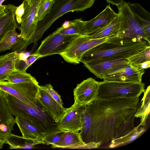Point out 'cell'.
Segmentation results:
<instances>
[{"mask_svg":"<svg viewBox=\"0 0 150 150\" xmlns=\"http://www.w3.org/2000/svg\"><path fill=\"white\" fill-rule=\"evenodd\" d=\"M139 101V97L95 100L85 106L79 134L88 148H97L132 130Z\"/></svg>","mask_w":150,"mask_h":150,"instance_id":"obj_1","label":"cell"},{"mask_svg":"<svg viewBox=\"0 0 150 150\" xmlns=\"http://www.w3.org/2000/svg\"><path fill=\"white\" fill-rule=\"evenodd\" d=\"M150 44L117 36L108 38L105 41L86 52L80 62L109 58H128L144 50Z\"/></svg>","mask_w":150,"mask_h":150,"instance_id":"obj_2","label":"cell"},{"mask_svg":"<svg viewBox=\"0 0 150 150\" xmlns=\"http://www.w3.org/2000/svg\"><path fill=\"white\" fill-rule=\"evenodd\" d=\"M4 92V91H3ZM11 114L26 121L45 134L59 130L58 123L46 111L38 100L34 105L23 102L4 92Z\"/></svg>","mask_w":150,"mask_h":150,"instance_id":"obj_3","label":"cell"},{"mask_svg":"<svg viewBox=\"0 0 150 150\" xmlns=\"http://www.w3.org/2000/svg\"><path fill=\"white\" fill-rule=\"evenodd\" d=\"M95 0H54L49 12L37 23L34 37L39 40L59 18L69 12L83 11L91 7Z\"/></svg>","mask_w":150,"mask_h":150,"instance_id":"obj_4","label":"cell"},{"mask_svg":"<svg viewBox=\"0 0 150 150\" xmlns=\"http://www.w3.org/2000/svg\"><path fill=\"white\" fill-rule=\"evenodd\" d=\"M144 84L142 82H126L105 81L99 82L95 100L137 98L144 92Z\"/></svg>","mask_w":150,"mask_h":150,"instance_id":"obj_5","label":"cell"},{"mask_svg":"<svg viewBox=\"0 0 150 150\" xmlns=\"http://www.w3.org/2000/svg\"><path fill=\"white\" fill-rule=\"evenodd\" d=\"M117 7L122 32L117 36L139 41L145 40L148 42L142 25L131 11L127 2L124 1L122 4Z\"/></svg>","mask_w":150,"mask_h":150,"instance_id":"obj_6","label":"cell"},{"mask_svg":"<svg viewBox=\"0 0 150 150\" xmlns=\"http://www.w3.org/2000/svg\"><path fill=\"white\" fill-rule=\"evenodd\" d=\"M59 29L46 37L34 53L41 57L63 52L72 42L80 36L67 35L59 32Z\"/></svg>","mask_w":150,"mask_h":150,"instance_id":"obj_7","label":"cell"},{"mask_svg":"<svg viewBox=\"0 0 150 150\" xmlns=\"http://www.w3.org/2000/svg\"><path fill=\"white\" fill-rule=\"evenodd\" d=\"M39 86L38 81L13 83L7 81L0 82V90L20 100L35 105Z\"/></svg>","mask_w":150,"mask_h":150,"instance_id":"obj_8","label":"cell"},{"mask_svg":"<svg viewBox=\"0 0 150 150\" xmlns=\"http://www.w3.org/2000/svg\"><path fill=\"white\" fill-rule=\"evenodd\" d=\"M108 38L93 39L87 35H80L76 38L60 55L67 62L79 64L83 54L86 52L105 41Z\"/></svg>","mask_w":150,"mask_h":150,"instance_id":"obj_9","label":"cell"},{"mask_svg":"<svg viewBox=\"0 0 150 150\" xmlns=\"http://www.w3.org/2000/svg\"><path fill=\"white\" fill-rule=\"evenodd\" d=\"M40 0H31L30 4L24 1V13L20 27V33L25 40H30L34 35L37 27L36 14Z\"/></svg>","mask_w":150,"mask_h":150,"instance_id":"obj_10","label":"cell"},{"mask_svg":"<svg viewBox=\"0 0 150 150\" xmlns=\"http://www.w3.org/2000/svg\"><path fill=\"white\" fill-rule=\"evenodd\" d=\"M85 107L73 104L67 108L65 114L58 122V130L79 132L82 127Z\"/></svg>","mask_w":150,"mask_h":150,"instance_id":"obj_11","label":"cell"},{"mask_svg":"<svg viewBox=\"0 0 150 150\" xmlns=\"http://www.w3.org/2000/svg\"><path fill=\"white\" fill-rule=\"evenodd\" d=\"M99 81L91 77L83 80L74 90V105L85 106L91 103L96 98Z\"/></svg>","mask_w":150,"mask_h":150,"instance_id":"obj_12","label":"cell"},{"mask_svg":"<svg viewBox=\"0 0 150 150\" xmlns=\"http://www.w3.org/2000/svg\"><path fill=\"white\" fill-rule=\"evenodd\" d=\"M144 69H139L128 63L117 67L113 72L103 76V81L126 82H142Z\"/></svg>","mask_w":150,"mask_h":150,"instance_id":"obj_13","label":"cell"},{"mask_svg":"<svg viewBox=\"0 0 150 150\" xmlns=\"http://www.w3.org/2000/svg\"><path fill=\"white\" fill-rule=\"evenodd\" d=\"M128 63V58H109L95 59L83 63L97 78L102 79L103 76L114 68Z\"/></svg>","mask_w":150,"mask_h":150,"instance_id":"obj_14","label":"cell"},{"mask_svg":"<svg viewBox=\"0 0 150 150\" xmlns=\"http://www.w3.org/2000/svg\"><path fill=\"white\" fill-rule=\"evenodd\" d=\"M36 98L41 104L43 110L46 111L57 123L66 113L67 108L61 106L42 86H39Z\"/></svg>","mask_w":150,"mask_h":150,"instance_id":"obj_15","label":"cell"},{"mask_svg":"<svg viewBox=\"0 0 150 150\" xmlns=\"http://www.w3.org/2000/svg\"><path fill=\"white\" fill-rule=\"evenodd\" d=\"M118 15L109 4L100 13L92 19L85 22L87 35L100 30L109 25Z\"/></svg>","mask_w":150,"mask_h":150,"instance_id":"obj_16","label":"cell"},{"mask_svg":"<svg viewBox=\"0 0 150 150\" xmlns=\"http://www.w3.org/2000/svg\"><path fill=\"white\" fill-rule=\"evenodd\" d=\"M16 123L10 111L4 92L0 90V136L5 138L11 133Z\"/></svg>","mask_w":150,"mask_h":150,"instance_id":"obj_17","label":"cell"},{"mask_svg":"<svg viewBox=\"0 0 150 150\" xmlns=\"http://www.w3.org/2000/svg\"><path fill=\"white\" fill-rule=\"evenodd\" d=\"M5 9L0 13V42L9 31L19 28L15 19L17 7L11 4L5 5Z\"/></svg>","mask_w":150,"mask_h":150,"instance_id":"obj_18","label":"cell"},{"mask_svg":"<svg viewBox=\"0 0 150 150\" xmlns=\"http://www.w3.org/2000/svg\"><path fill=\"white\" fill-rule=\"evenodd\" d=\"M54 148H88L82 141L79 132H64L58 141L52 145Z\"/></svg>","mask_w":150,"mask_h":150,"instance_id":"obj_19","label":"cell"},{"mask_svg":"<svg viewBox=\"0 0 150 150\" xmlns=\"http://www.w3.org/2000/svg\"><path fill=\"white\" fill-rule=\"evenodd\" d=\"M15 119L23 137L33 141L36 144H43V139L46 134L24 120L16 117Z\"/></svg>","mask_w":150,"mask_h":150,"instance_id":"obj_20","label":"cell"},{"mask_svg":"<svg viewBox=\"0 0 150 150\" xmlns=\"http://www.w3.org/2000/svg\"><path fill=\"white\" fill-rule=\"evenodd\" d=\"M131 11L142 25L148 42H150V14L138 3L131 4L127 2Z\"/></svg>","mask_w":150,"mask_h":150,"instance_id":"obj_21","label":"cell"},{"mask_svg":"<svg viewBox=\"0 0 150 150\" xmlns=\"http://www.w3.org/2000/svg\"><path fill=\"white\" fill-rule=\"evenodd\" d=\"M18 53L15 51L0 56V82L6 81L8 75L15 69Z\"/></svg>","mask_w":150,"mask_h":150,"instance_id":"obj_22","label":"cell"},{"mask_svg":"<svg viewBox=\"0 0 150 150\" xmlns=\"http://www.w3.org/2000/svg\"><path fill=\"white\" fill-rule=\"evenodd\" d=\"M118 15L109 25L88 35L93 39L117 36L121 32Z\"/></svg>","mask_w":150,"mask_h":150,"instance_id":"obj_23","label":"cell"},{"mask_svg":"<svg viewBox=\"0 0 150 150\" xmlns=\"http://www.w3.org/2000/svg\"><path fill=\"white\" fill-rule=\"evenodd\" d=\"M5 144L9 145V149H30L36 144L33 141L11 133L4 138Z\"/></svg>","mask_w":150,"mask_h":150,"instance_id":"obj_24","label":"cell"},{"mask_svg":"<svg viewBox=\"0 0 150 150\" xmlns=\"http://www.w3.org/2000/svg\"><path fill=\"white\" fill-rule=\"evenodd\" d=\"M85 22L81 18L69 21V27L64 29H63L62 26L59 28V32L62 34L67 35H87L85 25Z\"/></svg>","mask_w":150,"mask_h":150,"instance_id":"obj_25","label":"cell"},{"mask_svg":"<svg viewBox=\"0 0 150 150\" xmlns=\"http://www.w3.org/2000/svg\"><path fill=\"white\" fill-rule=\"evenodd\" d=\"M23 39L16 30L8 32L0 42V52L9 50L20 42Z\"/></svg>","mask_w":150,"mask_h":150,"instance_id":"obj_26","label":"cell"},{"mask_svg":"<svg viewBox=\"0 0 150 150\" xmlns=\"http://www.w3.org/2000/svg\"><path fill=\"white\" fill-rule=\"evenodd\" d=\"M6 81L13 83L37 81L35 78L30 74L26 71H21L16 68L8 75Z\"/></svg>","mask_w":150,"mask_h":150,"instance_id":"obj_27","label":"cell"},{"mask_svg":"<svg viewBox=\"0 0 150 150\" xmlns=\"http://www.w3.org/2000/svg\"><path fill=\"white\" fill-rule=\"evenodd\" d=\"M139 125L134 128L128 133L122 137L113 139L111 141L112 143L110 146L114 147L121 144L127 143L134 140L142 134V130L139 129Z\"/></svg>","mask_w":150,"mask_h":150,"instance_id":"obj_28","label":"cell"},{"mask_svg":"<svg viewBox=\"0 0 150 150\" xmlns=\"http://www.w3.org/2000/svg\"><path fill=\"white\" fill-rule=\"evenodd\" d=\"M144 97L142 100V103L140 108H139L138 110H137L135 114V117H142L141 122L140 124V125H143L145 123L147 115L145 113L146 111L148 112V107L149 106L150 103V86L147 87V88L144 90Z\"/></svg>","mask_w":150,"mask_h":150,"instance_id":"obj_29","label":"cell"},{"mask_svg":"<svg viewBox=\"0 0 150 150\" xmlns=\"http://www.w3.org/2000/svg\"><path fill=\"white\" fill-rule=\"evenodd\" d=\"M128 59L129 63L134 66L150 61V46H148L143 51Z\"/></svg>","mask_w":150,"mask_h":150,"instance_id":"obj_30","label":"cell"},{"mask_svg":"<svg viewBox=\"0 0 150 150\" xmlns=\"http://www.w3.org/2000/svg\"><path fill=\"white\" fill-rule=\"evenodd\" d=\"M54 0H40L37 10L36 20L37 22L41 20L49 12Z\"/></svg>","mask_w":150,"mask_h":150,"instance_id":"obj_31","label":"cell"},{"mask_svg":"<svg viewBox=\"0 0 150 150\" xmlns=\"http://www.w3.org/2000/svg\"><path fill=\"white\" fill-rule=\"evenodd\" d=\"M40 58L41 57L40 56L33 53L31 54L25 60H19L18 58L16 62L15 68L21 71H26L29 66Z\"/></svg>","mask_w":150,"mask_h":150,"instance_id":"obj_32","label":"cell"},{"mask_svg":"<svg viewBox=\"0 0 150 150\" xmlns=\"http://www.w3.org/2000/svg\"><path fill=\"white\" fill-rule=\"evenodd\" d=\"M64 131L57 130L46 134L43 139L44 144L53 145L59 140Z\"/></svg>","mask_w":150,"mask_h":150,"instance_id":"obj_33","label":"cell"},{"mask_svg":"<svg viewBox=\"0 0 150 150\" xmlns=\"http://www.w3.org/2000/svg\"><path fill=\"white\" fill-rule=\"evenodd\" d=\"M42 86L54 99L61 106H63V103L60 96L54 89L52 86L50 84H48L45 86Z\"/></svg>","mask_w":150,"mask_h":150,"instance_id":"obj_34","label":"cell"},{"mask_svg":"<svg viewBox=\"0 0 150 150\" xmlns=\"http://www.w3.org/2000/svg\"><path fill=\"white\" fill-rule=\"evenodd\" d=\"M24 1H23V3L19 6L17 7L15 12L16 21L19 24L21 23L22 18L24 13Z\"/></svg>","mask_w":150,"mask_h":150,"instance_id":"obj_35","label":"cell"},{"mask_svg":"<svg viewBox=\"0 0 150 150\" xmlns=\"http://www.w3.org/2000/svg\"><path fill=\"white\" fill-rule=\"evenodd\" d=\"M30 52H25L23 51L18 53V59L21 60H26L31 54Z\"/></svg>","mask_w":150,"mask_h":150,"instance_id":"obj_36","label":"cell"},{"mask_svg":"<svg viewBox=\"0 0 150 150\" xmlns=\"http://www.w3.org/2000/svg\"><path fill=\"white\" fill-rule=\"evenodd\" d=\"M140 69H146L150 67V61H147L135 66Z\"/></svg>","mask_w":150,"mask_h":150,"instance_id":"obj_37","label":"cell"},{"mask_svg":"<svg viewBox=\"0 0 150 150\" xmlns=\"http://www.w3.org/2000/svg\"><path fill=\"white\" fill-rule=\"evenodd\" d=\"M106 1L108 3L115 5L117 6L122 4L124 2L123 0H106Z\"/></svg>","mask_w":150,"mask_h":150,"instance_id":"obj_38","label":"cell"},{"mask_svg":"<svg viewBox=\"0 0 150 150\" xmlns=\"http://www.w3.org/2000/svg\"><path fill=\"white\" fill-rule=\"evenodd\" d=\"M5 144L4 139L0 136V149H2L4 144Z\"/></svg>","mask_w":150,"mask_h":150,"instance_id":"obj_39","label":"cell"},{"mask_svg":"<svg viewBox=\"0 0 150 150\" xmlns=\"http://www.w3.org/2000/svg\"><path fill=\"white\" fill-rule=\"evenodd\" d=\"M69 21H65L62 25L63 29L69 27Z\"/></svg>","mask_w":150,"mask_h":150,"instance_id":"obj_40","label":"cell"},{"mask_svg":"<svg viewBox=\"0 0 150 150\" xmlns=\"http://www.w3.org/2000/svg\"><path fill=\"white\" fill-rule=\"evenodd\" d=\"M4 10V7L3 6H0V13L3 12Z\"/></svg>","mask_w":150,"mask_h":150,"instance_id":"obj_41","label":"cell"},{"mask_svg":"<svg viewBox=\"0 0 150 150\" xmlns=\"http://www.w3.org/2000/svg\"><path fill=\"white\" fill-rule=\"evenodd\" d=\"M23 1H25L27 2L28 4H30L31 2V0H22Z\"/></svg>","mask_w":150,"mask_h":150,"instance_id":"obj_42","label":"cell"},{"mask_svg":"<svg viewBox=\"0 0 150 150\" xmlns=\"http://www.w3.org/2000/svg\"><path fill=\"white\" fill-rule=\"evenodd\" d=\"M5 0H0V6L2 5V4Z\"/></svg>","mask_w":150,"mask_h":150,"instance_id":"obj_43","label":"cell"}]
</instances>
